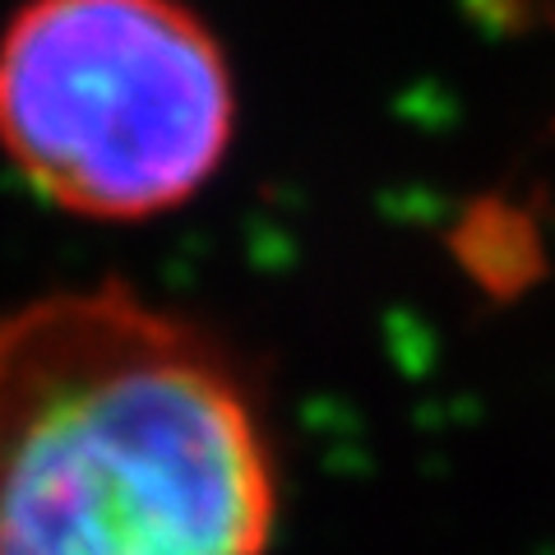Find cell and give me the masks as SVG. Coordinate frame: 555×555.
<instances>
[{
	"label": "cell",
	"mask_w": 555,
	"mask_h": 555,
	"mask_svg": "<svg viewBox=\"0 0 555 555\" xmlns=\"http://www.w3.org/2000/svg\"><path fill=\"white\" fill-rule=\"evenodd\" d=\"M278 467L228 347L126 283L0 310V555H264Z\"/></svg>",
	"instance_id": "obj_1"
},
{
	"label": "cell",
	"mask_w": 555,
	"mask_h": 555,
	"mask_svg": "<svg viewBox=\"0 0 555 555\" xmlns=\"http://www.w3.org/2000/svg\"><path fill=\"white\" fill-rule=\"evenodd\" d=\"M232 130V65L181 0H24L0 33V153L61 214L163 218Z\"/></svg>",
	"instance_id": "obj_2"
}]
</instances>
